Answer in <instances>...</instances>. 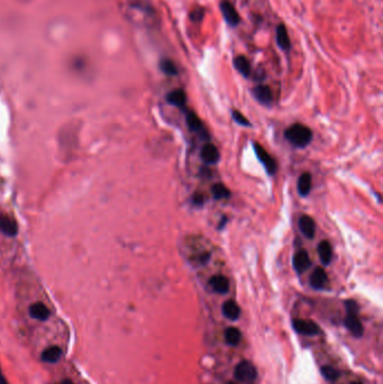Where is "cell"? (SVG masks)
<instances>
[{"label": "cell", "mask_w": 383, "mask_h": 384, "mask_svg": "<svg viewBox=\"0 0 383 384\" xmlns=\"http://www.w3.org/2000/svg\"><path fill=\"white\" fill-rule=\"evenodd\" d=\"M59 384H73V382L71 381V380L67 379V380H63V381H61Z\"/></svg>", "instance_id": "4dcf8cb0"}, {"label": "cell", "mask_w": 383, "mask_h": 384, "mask_svg": "<svg viewBox=\"0 0 383 384\" xmlns=\"http://www.w3.org/2000/svg\"><path fill=\"white\" fill-rule=\"evenodd\" d=\"M201 160L207 164H216L221 160V154H219L218 148L213 144H206L201 148L200 152Z\"/></svg>", "instance_id": "7c38bea8"}, {"label": "cell", "mask_w": 383, "mask_h": 384, "mask_svg": "<svg viewBox=\"0 0 383 384\" xmlns=\"http://www.w3.org/2000/svg\"><path fill=\"white\" fill-rule=\"evenodd\" d=\"M160 70L165 74V76H169V77H175L179 74L177 65H175L174 62L170 59H162L160 61Z\"/></svg>", "instance_id": "603a6c76"}, {"label": "cell", "mask_w": 383, "mask_h": 384, "mask_svg": "<svg viewBox=\"0 0 383 384\" xmlns=\"http://www.w3.org/2000/svg\"><path fill=\"white\" fill-rule=\"evenodd\" d=\"M352 384H362V383H360V382H354V383H352Z\"/></svg>", "instance_id": "1f68e13d"}, {"label": "cell", "mask_w": 383, "mask_h": 384, "mask_svg": "<svg viewBox=\"0 0 383 384\" xmlns=\"http://www.w3.org/2000/svg\"><path fill=\"white\" fill-rule=\"evenodd\" d=\"M292 326L297 333L305 335V336H315L320 333L319 326L310 320L294 319L292 321Z\"/></svg>", "instance_id": "8992f818"}, {"label": "cell", "mask_w": 383, "mask_h": 384, "mask_svg": "<svg viewBox=\"0 0 383 384\" xmlns=\"http://www.w3.org/2000/svg\"><path fill=\"white\" fill-rule=\"evenodd\" d=\"M223 313L227 319L230 320H237L241 315V309L235 301L233 300H227V301L223 304Z\"/></svg>", "instance_id": "44dd1931"}, {"label": "cell", "mask_w": 383, "mask_h": 384, "mask_svg": "<svg viewBox=\"0 0 383 384\" xmlns=\"http://www.w3.org/2000/svg\"><path fill=\"white\" fill-rule=\"evenodd\" d=\"M219 9H221L224 20L226 21L228 26L236 27V26L241 23L239 11L236 10V8L231 1H228V0H222L221 3H219Z\"/></svg>", "instance_id": "3957f363"}, {"label": "cell", "mask_w": 383, "mask_h": 384, "mask_svg": "<svg viewBox=\"0 0 383 384\" xmlns=\"http://www.w3.org/2000/svg\"><path fill=\"white\" fill-rule=\"evenodd\" d=\"M321 374L324 375V378L328 381H336V380L340 378V372L336 369H334L333 366H324L321 369Z\"/></svg>", "instance_id": "484cf974"}, {"label": "cell", "mask_w": 383, "mask_h": 384, "mask_svg": "<svg viewBox=\"0 0 383 384\" xmlns=\"http://www.w3.org/2000/svg\"><path fill=\"white\" fill-rule=\"evenodd\" d=\"M284 137L293 146L303 148L310 144L312 131L309 127L302 125V124H293L284 131Z\"/></svg>", "instance_id": "6da1fadb"}, {"label": "cell", "mask_w": 383, "mask_h": 384, "mask_svg": "<svg viewBox=\"0 0 383 384\" xmlns=\"http://www.w3.org/2000/svg\"><path fill=\"white\" fill-rule=\"evenodd\" d=\"M346 307V317H345V326L347 329L353 334L355 337H361L363 335V326L359 318V304L354 300H347L345 301Z\"/></svg>", "instance_id": "7a4b0ae2"}, {"label": "cell", "mask_w": 383, "mask_h": 384, "mask_svg": "<svg viewBox=\"0 0 383 384\" xmlns=\"http://www.w3.org/2000/svg\"><path fill=\"white\" fill-rule=\"evenodd\" d=\"M252 92H253L254 98L256 99L259 104H262L264 106L271 105V103L273 101L272 90L270 89V87H267L265 85H258L256 87H254Z\"/></svg>", "instance_id": "8fae6325"}, {"label": "cell", "mask_w": 383, "mask_h": 384, "mask_svg": "<svg viewBox=\"0 0 383 384\" xmlns=\"http://www.w3.org/2000/svg\"><path fill=\"white\" fill-rule=\"evenodd\" d=\"M209 285L215 292L219 294H225L230 290V281L224 275H214L213 277H210Z\"/></svg>", "instance_id": "2e32d148"}, {"label": "cell", "mask_w": 383, "mask_h": 384, "mask_svg": "<svg viewBox=\"0 0 383 384\" xmlns=\"http://www.w3.org/2000/svg\"><path fill=\"white\" fill-rule=\"evenodd\" d=\"M275 41L278 46L285 53L291 51V41H290L288 29L284 24H279L275 29Z\"/></svg>", "instance_id": "52a82bcc"}, {"label": "cell", "mask_w": 383, "mask_h": 384, "mask_svg": "<svg viewBox=\"0 0 383 384\" xmlns=\"http://www.w3.org/2000/svg\"><path fill=\"white\" fill-rule=\"evenodd\" d=\"M166 101L174 107L183 109L187 105V95L183 89H174L166 96Z\"/></svg>", "instance_id": "9a60e30c"}, {"label": "cell", "mask_w": 383, "mask_h": 384, "mask_svg": "<svg viewBox=\"0 0 383 384\" xmlns=\"http://www.w3.org/2000/svg\"><path fill=\"white\" fill-rule=\"evenodd\" d=\"M0 233L8 237H14L18 234V225L14 219L7 215L0 214Z\"/></svg>", "instance_id": "ba28073f"}, {"label": "cell", "mask_w": 383, "mask_h": 384, "mask_svg": "<svg viewBox=\"0 0 383 384\" xmlns=\"http://www.w3.org/2000/svg\"><path fill=\"white\" fill-rule=\"evenodd\" d=\"M328 283L327 273L325 272L324 268L316 267L315 271L311 273L310 276V285L316 290L324 289Z\"/></svg>", "instance_id": "4fadbf2b"}, {"label": "cell", "mask_w": 383, "mask_h": 384, "mask_svg": "<svg viewBox=\"0 0 383 384\" xmlns=\"http://www.w3.org/2000/svg\"><path fill=\"white\" fill-rule=\"evenodd\" d=\"M311 182H312V178L309 172H305V173H302L300 176H299L298 185H297L299 195L302 197H306L309 195L312 187Z\"/></svg>", "instance_id": "ffe728a7"}, {"label": "cell", "mask_w": 383, "mask_h": 384, "mask_svg": "<svg viewBox=\"0 0 383 384\" xmlns=\"http://www.w3.org/2000/svg\"><path fill=\"white\" fill-rule=\"evenodd\" d=\"M299 228H300V232L303 234V236L309 238V240L314 238L316 233V224L310 216H301L299 219Z\"/></svg>", "instance_id": "5bb4252c"}, {"label": "cell", "mask_w": 383, "mask_h": 384, "mask_svg": "<svg viewBox=\"0 0 383 384\" xmlns=\"http://www.w3.org/2000/svg\"><path fill=\"white\" fill-rule=\"evenodd\" d=\"M232 116H233V118H234V121L237 124H240V125H242V126H251L249 119L246 118L241 112H239V110H233Z\"/></svg>", "instance_id": "83f0119b"}, {"label": "cell", "mask_w": 383, "mask_h": 384, "mask_svg": "<svg viewBox=\"0 0 383 384\" xmlns=\"http://www.w3.org/2000/svg\"><path fill=\"white\" fill-rule=\"evenodd\" d=\"M292 263H293L294 270H296L298 273H302L307 271L311 265L309 255H308V253L305 250L298 251L297 253L293 255Z\"/></svg>", "instance_id": "9c48e42d"}, {"label": "cell", "mask_w": 383, "mask_h": 384, "mask_svg": "<svg viewBox=\"0 0 383 384\" xmlns=\"http://www.w3.org/2000/svg\"><path fill=\"white\" fill-rule=\"evenodd\" d=\"M186 119H187V125L191 130L198 131V133L204 135L206 130L204 128V125H202V123L200 121V118L197 116L196 113L191 112V110L190 112H187V118Z\"/></svg>", "instance_id": "7402d4cb"}, {"label": "cell", "mask_w": 383, "mask_h": 384, "mask_svg": "<svg viewBox=\"0 0 383 384\" xmlns=\"http://www.w3.org/2000/svg\"><path fill=\"white\" fill-rule=\"evenodd\" d=\"M225 339L228 345H232V346L239 345V343L241 341V332L235 327L227 328L225 333Z\"/></svg>", "instance_id": "d4e9b609"}, {"label": "cell", "mask_w": 383, "mask_h": 384, "mask_svg": "<svg viewBox=\"0 0 383 384\" xmlns=\"http://www.w3.org/2000/svg\"><path fill=\"white\" fill-rule=\"evenodd\" d=\"M28 312L30 317L39 321H46L51 316L50 309L43 302H34L30 304L28 308Z\"/></svg>", "instance_id": "30bf717a"}, {"label": "cell", "mask_w": 383, "mask_h": 384, "mask_svg": "<svg viewBox=\"0 0 383 384\" xmlns=\"http://www.w3.org/2000/svg\"><path fill=\"white\" fill-rule=\"evenodd\" d=\"M61 356H62V350L59 346H50L47 347L46 350H44L42 353L41 359L43 362L45 363H50V364H54L56 362H59Z\"/></svg>", "instance_id": "ac0fdd59"}, {"label": "cell", "mask_w": 383, "mask_h": 384, "mask_svg": "<svg viewBox=\"0 0 383 384\" xmlns=\"http://www.w3.org/2000/svg\"><path fill=\"white\" fill-rule=\"evenodd\" d=\"M253 147H254L255 154H256V157L258 158V161L262 163L263 166L265 167L267 173L270 175L274 174L276 172V169H278L274 158H273L270 154H268L265 149L262 147L261 144L255 142V143H253Z\"/></svg>", "instance_id": "277c9868"}, {"label": "cell", "mask_w": 383, "mask_h": 384, "mask_svg": "<svg viewBox=\"0 0 383 384\" xmlns=\"http://www.w3.org/2000/svg\"><path fill=\"white\" fill-rule=\"evenodd\" d=\"M0 384H9V382H8V380L5 377V374L2 372L1 368H0Z\"/></svg>", "instance_id": "f546056e"}, {"label": "cell", "mask_w": 383, "mask_h": 384, "mask_svg": "<svg viewBox=\"0 0 383 384\" xmlns=\"http://www.w3.org/2000/svg\"><path fill=\"white\" fill-rule=\"evenodd\" d=\"M205 15H206V8L199 6V7L193 8L189 16H190V20L193 21V23H201L205 18Z\"/></svg>", "instance_id": "4316f807"}, {"label": "cell", "mask_w": 383, "mask_h": 384, "mask_svg": "<svg viewBox=\"0 0 383 384\" xmlns=\"http://www.w3.org/2000/svg\"><path fill=\"white\" fill-rule=\"evenodd\" d=\"M192 202L197 206H202L204 205V196L201 193H195L192 196Z\"/></svg>", "instance_id": "f1b7e54d"}, {"label": "cell", "mask_w": 383, "mask_h": 384, "mask_svg": "<svg viewBox=\"0 0 383 384\" xmlns=\"http://www.w3.org/2000/svg\"><path fill=\"white\" fill-rule=\"evenodd\" d=\"M227 384H235V383H227Z\"/></svg>", "instance_id": "d6a6232c"}, {"label": "cell", "mask_w": 383, "mask_h": 384, "mask_svg": "<svg viewBox=\"0 0 383 384\" xmlns=\"http://www.w3.org/2000/svg\"><path fill=\"white\" fill-rule=\"evenodd\" d=\"M257 377L256 369L252 363L248 361H243L236 366L235 378L241 382H253Z\"/></svg>", "instance_id": "5b68a950"}, {"label": "cell", "mask_w": 383, "mask_h": 384, "mask_svg": "<svg viewBox=\"0 0 383 384\" xmlns=\"http://www.w3.org/2000/svg\"><path fill=\"white\" fill-rule=\"evenodd\" d=\"M211 192H213V196L215 199H227L231 196V191L228 190L225 184H223L221 182L215 183L211 188Z\"/></svg>", "instance_id": "cb8c5ba5"}, {"label": "cell", "mask_w": 383, "mask_h": 384, "mask_svg": "<svg viewBox=\"0 0 383 384\" xmlns=\"http://www.w3.org/2000/svg\"><path fill=\"white\" fill-rule=\"evenodd\" d=\"M234 68L236 71L241 73L244 78H250L251 73H252V69H251L250 61L246 59L244 55H239L234 59Z\"/></svg>", "instance_id": "d6986e66"}, {"label": "cell", "mask_w": 383, "mask_h": 384, "mask_svg": "<svg viewBox=\"0 0 383 384\" xmlns=\"http://www.w3.org/2000/svg\"><path fill=\"white\" fill-rule=\"evenodd\" d=\"M318 255L319 259L324 265H329L333 259V249L331 243L328 241H323L318 245Z\"/></svg>", "instance_id": "e0dca14e"}]
</instances>
